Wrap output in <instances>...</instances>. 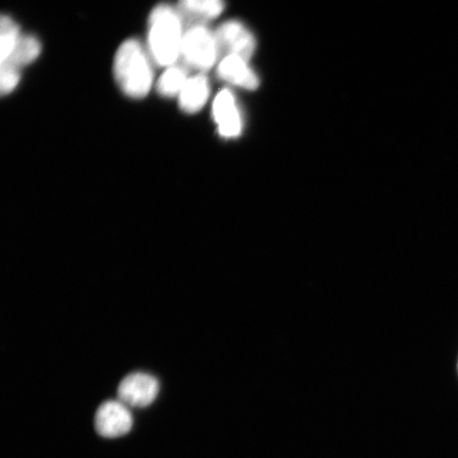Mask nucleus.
<instances>
[{
	"mask_svg": "<svg viewBox=\"0 0 458 458\" xmlns=\"http://www.w3.org/2000/svg\"><path fill=\"white\" fill-rule=\"evenodd\" d=\"M148 51L154 64L170 67L180 60L185 26L177 10L167 4L154 8L148 19Z\"/></svg>",
	"mask_w": 458,
	"mask_h": 458,
	"instance_id": "obj_1",
	"label": "nucleus"
},
{
	"mask_svg": "<svg viewBox=\"0 0 458 458\" xmlns=\"http://www.w3.org/2000/svg\"><path fill=\"white\" fill-rule=\"evenodd\" d=\"M152 64L148 49L137 39L120 45L114 60V76L120 89L131 98H145L153 84Z\"/></svg>",
	"mask_w": 458,
	"mask_h": 458,
	"instance_id": "obj_2",
	"label": "nucleus"
},
{
	"mask_svg": "<svg viewBox=\"0 0 458 458\" xmlns=\"http://www.w3.org/2000/svg\"><path fill=\"white\" fill-rule=\"evenodd\" d=\"M221 54L216 32L206 25L185 28L180 61L187 70L204 73L213 68Z\"/></svg>",
	"mask_w": 458,
	"mask_h": 458,
	"instance_id": "obj_3",
	"label": "nucleus"
},
{
	"mask_svg": "<svg viewBox=\"0 0 458 458\" xmlns=\"http://www.w3.org/2000/svg\"><path fill=\"white\" fill-rule=\"evenodd\" d=\"M117 394L120 403L128 408H147L158 396L159 382L147 372H131L120 382Z\"/></svg>",
	"mask_w": 458,
	"mask_h": 458,
	"instance_id": "obj_4",
	"label": "nucleus"
},
{
	"mask_svg": "<svg viewBox=\"0 0 458 458\" xmlns=\"http://www.w3.org/2000/svg\"><path fill=\"white\" fill-rule=\"evenodd\" d=\"M220 54L250 60L256 50V39L248 28L238 21H228L216 31Z\"/></svg>",
	"mask_w": 458,
	"mask_h": 458,
	"instance_id": "obj_5",
	"label": "nucleus"
},
{
	"mask_svg": "<svg viewBox=\"0 0 458 458\" xmlns=\"http://www.w3.org/2000/svg\"><path fill=\"white\" fill-rule=\"evenodd\" d=\"M133 417L127 405L119 400H108L99 406L95 417L97 433L105 438H117L128 434Z\"/></svg>",
	"mask_w": 458,
	"mask_h": 458,
	"instance_id": "obj_6",
	"label": "nucleus"
},
{
	"mask_svg": "<svg viewBox=\"0 0 458 458\" xmlns=\"http://www.w3.org/2000/svg\"><path fill=\"white\" fill-rule=\"evenodd\" d=\"M213 114L219 134L225 139L232 140L242 134L243 120L236 98L229 89H223L216 95Z\"/></svg>",
	"mask_w": 458,
	"mask_h": 458,
	"instance_id": "obj_7",
	"label": "nucleus"
},
{
	"mask_svg": "<svg viewBox=\"0 0 458 458\" xmlns=\"http://www.w3.org/2000/svg\"><path fill=\"white\" fill-rule=\"evenodd\" d=\"M217 76L229 84L246 90H255L259 86V79L251 70L249 61L237 55L223 56L217 66Z\"/></svg>",
	"mask_w": 458,
	"mask_h": 458,
	"instance_id": "obj_8",
	"label": "nucleus"
},
{
	"mask_svg": "<svg viewBox=\"0 0 458 458\" xmlns=\"http://www.w3.org/2000/svg\"><path fill=\"white\" fill-rule=\"evenodd\" d=\"M225 8V0H180L176 10L187 28L208 24L219 17Z\"/></svg>",
	"mask_w": 458,
	"mask_h": 458,
	"instance_id": "obj_9",
	"label": "nucleus"
},
{
	"mask_svg": "<svg viewBox=\"0 0 458 458\" xmlns=\"http://www.w3.org/2000/svg\"><path fill=\"white\" fill-rule=\"evenodd\" d=\"M210 95V86L208 77L204 73L189 77L184 89L179 96L182 111L188 114L198 113L202 110Z\"/></svg>",
	"mask_w": 458,
	"mask_h": 458,
	"instance_id": "obj_10",
	"label": "nucleus"
},
{
	"mask_svg": "<svg viewBox=\"0 0 458 458\" xmlns=\"http://www.w3.org/2000/svg\"><path fill=\"white\" fill-rule=\"evenodd\" d=\"M41 43L33 36H21L13 53L2 62V65H8L21 70V67L36 61L41 54Z\"/></svg>",
	"mask_w": 458,
	"mask_h": 458,
	"instance_id": "obj_11",
	"label": "nucleus"
},
{
	"mask_svg": "<svg viewBox=\"0 0 458 458\" xmlns=\"http://www.w3.org/2000/svg\"><path fill=\"white\" fill-rule=\"evenodd\" d=\"M188 79V70L182 65L174 64L165 68L157 85L158 94L165 98L180 96Z\"/></svg>",
	"mask_w": 458,
	"mask_h": 458,
	"instance_id": "obj_12",
	"label": "nucleus"
},
{
	"mask_svg": "<svg viewBox=\"0 0 458 458\" xmlns=\"http://www.w3.org/2000/svg\"><path fill=\"white\" fill-rule=\"evenodd\" d=\"M20 27L10 16H2L0 26V61H4L13 53L21 38Z\"/></svg>",
	"mask_w": 458,
	"mask_h": 458,
	"instance_id": "obj_13",
	"label": "nucleus"
},
{
	"mask_svg": "<svg viewBox=\"0 0 458 458\" xmlns=\"http://www.w3.org/2000/svg\"><path fill=\"white\" fill-rule=\"evenodd\" d=\"M20 78L19 70L8 65H2V68H0V90H2V94L4 96L13 91L20 82Z\"/></svg>",
	"mask_w": 458,
	"mask_h": 458,
	"instance_id": "obj_14",
	"label": "nucleus"
}]
</instances>
